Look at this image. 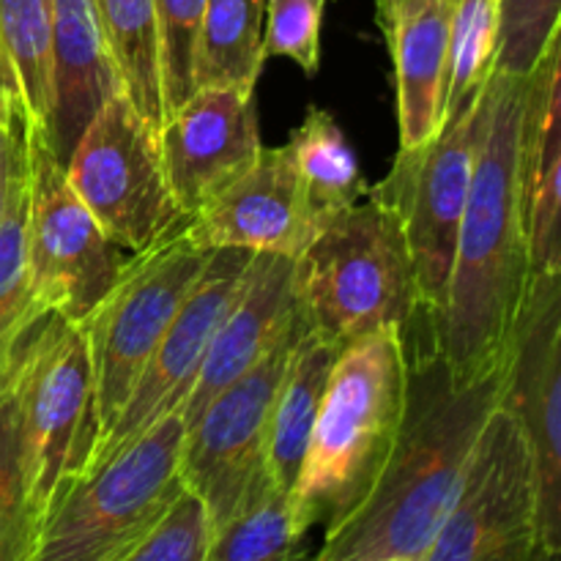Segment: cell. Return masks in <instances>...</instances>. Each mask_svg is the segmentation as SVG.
Segmentation results:
<instances>
[{
	"label": "cell",
	"mask_w": 561,
	"mask_h": 561,
	"mask_svg": "<svg viewBox=\"0 0 561 561\" xmlns=\"http://www.w3.org/2000/svg\"><path fill=\"white\" fill-rule=\"evenodd\" d=\"M504 362L458 378L436 348L409 356L403 425L365 496L327 526L312 561H420L458 499L482 427L499 409Z\"/></svg>",
	"instance_id": "obj_1"
},
{
	"label": "cell",
	"mask_w": 561,
	"mask_h": 561,
	"mask_svg": "<svg viewBox=\"0 0 561 561\" xmlns=\"http://www.w3.org/2000/svg\"><path fill=\"white\" fill-rule=\"evenodd\" d=\"M526 77L493 75L480 151L460 219L447 305L433 323V348L453 376L474 378L504 362L531 283L518 184Z\"/></svg>",
	"instance_id": "obj_2"
},
{
	"label": "cell",
	"mask_w": 561,
	"mask_h": 561,
	"mask_svg": "<svg viewBox=\"0 0 561 561\" xmlns=\"http://www.w3.org/2000/svg\"><path fill=\"white\" fill-rule=\"evenodd\" d=\"M409 403V343L400 329L343 345L329 370L296 485L301 529L343 518L376 480Z\"/></svg>",
	"instance_id": "obj_3"
},
{
	"label": "cell",
	"mask_w": 561,
	"mask_h": 561,
	"mask_svg": "<svg viewBox=\"0 0 561 561\" xmlns=\"http://www.w3.org/2000/svg\"><path fill=\"white\" fill-rule=\"evenodd\" d=\"M294 283L307 329L340 348L381 329L409 337L422 316L403 228L370 190L321 225L294 261Z\"/></svg>",
	"instance_id": "obj_4"
},
{
	"label": "cell",
	"mask_w": 561,
	"mask_h": 561,
	"mask_svg": "<svg viewBox=\"0 0 561 561\" xmlns=\"http://www.w3.org/2000/svg\"><path fill=\"white\" fill-rule=\"evenodd\" d=\"M184 416L173 411L66 482L38 524L36 561H121L186 491Z\"/></svg>",
	"instance_id": "obj_5"
},
{
	"label": "cell",
	"mask_w": 561,
	"mask_h": 561,
	"mask_svg": "<svg viewBox=\"0 0 561 561\" xmlns=\"http://www.w3.org/2000/svg\"><path fill=\"white\" fill-rule=\"evenodd\" d=\"M9 394L27 491L44 515L55 493L80 477L99 442L93 370L80 323L44 312L0 378Z\"/></svg>",
	"instance_id": "obj_6"
},
{
	"label": "cell",
	"mask_w": 561,
	"mask_h": 561,
	"mask_svg": "<svg viewBox=\"0 0 561 561\" xmlns=\"http://www.w3.org/2000/svg\"><path fill=\"white\" fill-rule=\"evenodd\" d=\"M184 222L129 255L118 279L80 323L93 370L96 447L113 431L142 367L211 261L214 250L197 247Z\"/></svg>",
	"instance_id": "obj_7"
},
{
	"label": "cell",
	"mask_w": 561,
	"mask_h": 561,
	"mask_svg": "<svg viewBox=\"0 0 561 561\" xmlns=\"http://www.w3.org/2000/svg\"><path fill=\"white\" fill-rule=\"evenodd\" d=\"M64 173L99 228L129 255L186 219L170 190L157 131L124 93L110 96L93 115L66 157Z\"/></svg>",
	"instance_id": "obj_8"
},
{
	"label": "cell",
	"mask_w": 561,
	"mask_h": 561,
	"mask_svg": "<svg viewBox=\"0 0 561 561\" xmlns=\"http://www.w3.org/2000/svg\"><path fill=\"white\" fill-rule=\"evenodd\" d=\"M488 91L474 110L444 124L433 140L400 148L392 170L370 186L398 217L414 266L422 318L427 327L447 305L460 219L469 197L471 170L485 129Z\"/></svg>",
	"instance_id": "obj_9"
},
{
	"label": "cell",
	"mask_w": 561,
	"mask_h": 561,
	"mask_svg": "<svg viewBox=\"0 0 561 561\" xmlns=\"http://www.w3.org/2000/svg\"><path fill=\"white\" fill-rule=\"evenodd\" d=\"M27 131V274L38 316L55 312L71 323L85 321L110 285L124 272L121 250L91 217L66 181L64 164L44 135Z\"/></svg>",
	"instance_id": "obj_10"
},
{
	"label": "cell",
	"mask_w": 561,
	"mask_h": 561,
	"mask_svg": "<svg viewBox=\"0 0 561 561\" xmlns=\"http://www.w3.org/2000/svg\"><path fill=\"white\" fill-rule=\"evenodd\" d=\"M307 323L301 318L250 373L214 394L186 425L181 480L206 507L211 531L233 518L261 480L268 416Z\"/></svg>",
	"instance_id": "obj_11"
},
{
	"label": "cell",
	"mask_w": 561,
	"mask_h": 561,
	"mask_svg": "<svg viewBox=\"0 0 561 561\" xmlns=\"http://www.w3.org/2000/svg\"><path fill=\"white\" fill-rule=\"evenodd\" d=\"M535 469L518 422L496 409L458 499L420 561H537Z\"/></svg>",
	"instance_id": "obj_12"
},
{
	"label": "cell",
	"mask_w": 561,
	"mask_h": 561,
	"mask_svg": "<svg viewBox=\"0 0 561 561\" xmlns=\"http://www.w3.org/2000/svg\"><path fill=\"white\" fill-rule=\"evenodd\" d=\"M499 409L529 444L540 551L561 553V272L531 274L504 354Z\"/></svg>",
	"instance_id": "obj_13"
},
{
	"label": "cell",
	"mask_w": 561,
	"mask_h": 561,
	"mask_svg": "<svg viewBox=\"0 0 561 561\" xmlns=\"http://www.w3.org/2000/svg\"><path fill=\"white\" fill-rule=\"evenodd\" d=\"M255 252L244 250H214L211 261L203 268L201 279L186 296L184 307L173 318L170 329L159 345L153 348L151 359L142 367L129 400L121 409L113 431L104 436L93 453L88 469L102 463L104 458L124 447L126 442L146 433L148 427L157 425L190 398L197 376H201L203 359L211 345L214 332L225 318L228 307L233 305L239 294L244 274ZM85 469V471H88Z\"/></svg>",
	"instance_id": "obj_14"
},
{
	"label": "cell",
	"mask_w": 561,
	"mask_h": 561,
	"mask_svg": "<svg viewBox=\"0 0 561 561\" xmlns=\"http://www.w3.org/2000/svg\"><path fill=\"white\" fill-rule=\"evenodd\" d=\"M203 250H244L299 257L318 233L305 186L288 148H263L261 157L208 197L184 222Z\"/></svg>",
	"instance_id": "obj_15"
},
{
	"label": "cell",
	"mask_w": 561,
	"mask_h": 561,
	"mask_svg": "<svg viewBox=\"0 0 561 561\" xmlns=\"http://www.w3.org/2000/svg\"><path fill=\"white\" fill-rule=\"evenodd\" d=\"M157 137L170 190L190 217L261 157L255 91L195 88Z\"/></svg>",
	"instance_id": "obj_16"
},
{
	"label": "cell",
	"mask_w": 561,
	"mask_h": 561,
	"mask_svg": "<svg viewBox=\"0 0 561 561\" xmlns=\"http://www.w3.org/2000/svg\"><path fill=\"white\" fill-rule=\"evenodd\" d=\"M301 321L294 283V257L255 252L233 305L214 332L203 359L201 376L190 398L181 405L184 425H190L208 400L250 373L274 345Z\"/></svg>",
	"instance_id": "obj_17"
},
{
	"label": "cell",
	"mask_w": 561,
	"mask_h": 561,
	"mask_svg": "<svg viewBox=\"0 0 561 561\" xmlns=\"http://www.w3.org/2000/svg\"><path fill=\"white\" fill-rule=\"evenodd\" d=\"M378 25L394 60L400 148L442 131L455 0H376Z\"/></svg>",
	"instance_id": "obj_18"
},
{
	"label": "cell",
	"mask_w": 561,
	"mask_h": 561,
	"mask_svg": "<svg viewBox=\"0 0 561 561\" xmlns=\"http://www.w3.org/2000/svg\"><path fill=\"white\" fill-rule=\"evenodd\" d=\"M561 44L553 42L526 77L518 184L531 274L561 272Z\"/></svg>",
	"instance_id": "obj_19"
},
{
	"label": "cell",
	"mask_w": 561,
	"mask_h": 561,
	"mask_svg": "<svg viewBox=\"0 0 561 561\" xmlns=\"http://www.w3.org/2000/svg\"><path fill=\"white\" fill-rule=\"evenodd\" d=\"M49 91L53 104L42 135L64 164L93 115L110 96L121 93L96 0H53Z\"/></svg>",
	"instance_id": "obj_20"
},
{
	"label": "cell",
	"mask_w": 561,
	"mask_h": 561,
	"mask_svg": "<svg viewBox=\"0 0 561 561\" xmlns=\"http://www.w3.org/2000/svg\"><path fill=\"white\" fill-rule=\"evenodd\" d=\"M340 345L327 343L316 332L307 329L288 362L277 398H274L272 416H268L266 458L263 469L283 491H294L296 477L305 463L307 444H310L312 425H316L318 405L327 389L329 370L334 365Z\"/></svg>",
	"instance_id": "obj_21"
},
{
	"label": "cell",
	"mask_w": 561,
	"mask_h": 561,
	"mask_svg": "<svg viewBox=\"0 0 561 561\" xmlns=\"http://www.w3.org/2000/svg\"><path fill=\"white\" fill-rule=\"evenodd\" d=\"M96 11L121 93L159 135L168 118V104L157 5L153 0H96Z\"/></svg>",
	"instance_id": "obj_22"
},
{
	"label": "cell",
	"mask_w": 561,
	"mask_h": 561,
	"mask_svg": "<svg viewBox=\"0 0 561 561\" xmlns=\"http://www.w3.org/2000/svg\"><path fill=\"white\" fill-rule=\"evenodd\" d=\"M285 148L294 159L318 230L327 219L359 203L370 190L356 162L354 146L329 110L307 107L305 118L290 131Z\"/></svg>",
	"instance_id": "obj_23"
},
{
	"label": "cell",
	"mask_w": 561,
	"mask_h": 561,
	"mask_svg": "<svg viewBox=\"0 0 561 561\" xmlns=\"http://www.w3.org/2000/svg\"><path fill=\"white\" fill-rule=\"evenodd\" d=\"M266 0H206L195 58V88L255 91L263 64Z\"/></svg>",
	"instance_id": "obj_24"
},
{
	"label": "cell",
	"mask_w": 561,
	"mask_h": 561,
	"mask_svg": "<svg viewBox=\"0 0 561 561\" xmlns=\"http://www.w3.org/2000/svg\"><path fill=\"white\" fill-rule=\"evenodd\" d=\"M49 38L53 0H0V64L27 126L44 131L49 118Z\"/></svg>",
	"instance_id": "obj_25"
},
{
	"label": "cell",
	"mask_w": 561,
	"mask_h": 561,
	"mask_svg": "<svg viewBox=\"0 0 561 561\" xmlns=\"http://www.w3.org/2000/svg\"><path fill=\"white\" fill-rule=\"evenodd\" d=\"M305 535L290 493L263 471L239 513L211 531L206 561H294Z\"/></svg>",
	"instance_id": "obj_26"
},
{
	"label": "cell",
	"mask_w": 561,
	"mask_h": 561,
	"mask_svg": "<svg viewBox=\"0 0 561 561\" xmlns=\"http://www.w3.org/2000/svg\"><path fill=\"white\" fill-rule=\"evenodd\" d=\"M499 0H455L442 126L474 110L496 75Z\"/></svg>",
	"instance_id": "obj_27"
},
{
	"label": "cell",
	"mask_w": 561,
	"mask_h": 561,
	"mask_svg": "<svg viewBox=\"0 0 561 561\" xmlns=\"http://www.w3.org/2000/svg\"><path fill=\"white\" fill-rule=\"evenodd\" d=\"M27 274V186L0 225V378L14 359L33 323L38 321Z\"/></svg>",
	"instance_id": "obj_28"
},
{
	"label": "cell",
	"mask_w": 561,
	"mask_h": 561,
	"mask_svg": "<svg viewBox=\"0 0 561 561\" xmlns=\"http://www.w3.org/2000/svg\"><path fill=\"white\" fill-rule=\"evenodd\" d=\"M38 513L16 453L9 394L0 389V561H36Z\"/></svg>",
	"instance_id": "obj_29"
},
{
	"label": "cell",
	"mask_w": 561,
	"mask_h": 561,
	"mask_svg": "<svg viewBox=\"0 0 561 561\" xmlns=\"http://www.w3.org/2000/svg\"><path fill=\"white\" fill-rule=\"evenodd\" d=\"M561 0H499L496 75L529 77L559 42Z\"/></svg>",
	"instance_id": "obj_30"
},
{
	"label": "cell",
	"mask_w": 561,
	"mask_h": 561,
	"mask_svg": "<svg viewBox=\"0 0 561 561\" xmlns=\"http://www.w3.org/2000/svg\"><path fill=\"white\" fill-rule=\"evenodd\" d=\"M162 44V82L168 115L195 91V58L206 0H153Z\"/></svg>",
	"instance_id": "obj_31"
},
{
	"label": "cell",
	"mask_w": 561,
	"mask_h": 561,
	"mask_svg": "<svg viewBox=\"0 0 561 561\" xmlns=\"http://www.w3.org/2000/svg\"><path fill=\"white\" fill-rule=\"evenodd\" d=\"M327 0H266L263 55L288 58L307 77L321 69V25Z\"/></svg>",
	"instance_id": "obj_32"
},
{
	"label": "cell",
	"mask_w": 561,
	"mask_h": 561,
	"mask_svg": "<svg viewBox=\"0 0 561 561\" xmlns=\"http://www.w3.org/2000/svg\"><path fill=\"white\" fill-rule=\"evenodd\" d=\"M211 524L195 493L184 491L146 540L121 561H206Z\"/></svg>",
	"instance_id": "obj_33"
},
{
	"label": "cell",
	"mask_w": 561,
	"mask_h": 561,
	"mask_svg": "<svg viewBox=\"0 0 561 561\" xmlns=\"http://www.w3.org/2000/svg\"><path fill=\"white\" fill-rule=\"evenodd\" d=\"M27 186V131L14 93H0V225Z\"/></svg>",
	"instance_id": "obj_34"
},
{
	"label": "cell",
	"mask_w": 561,
	"mask_h": 561,
	"mask_svg": "<svg viewBox=\"0 0 561 561\" xmlns=\"http://www.w3.org/2000/svg\"><path fill=\"white\" fill-rule=\"evenodd\" d=\"M537 561H559V553H540Z\"/></svg>",
	"instance_id": "obj_35"
},
{
	"label": "cell",
	"mask_w": 561,
	"mask_h": 561,
	"mask_svg": "<svg viewBox=\"0 0 561 561\" xmlns=\"http://www.w3.org/2000/svg\"><path fill=\"white\" fill-rule=\"evenodd\" d=\"M9 91V85H5V75H3V64H0V93Z\"/></svg>",
	"instance_id": "obj_36"
},
{
	"label": "cell",
	"mask_w": 561,
	"mask_h": 561,
	"mask_svg": "<svg viewBox=\"0 0 561 561\" xmlns=\"http://www.w3.org/2000/svg\"><path fill=\"white\" fill-rule=\"evenodd\" d=\"M394 561H400V559H394Z\"/></svg>",
	"instance_id": "obj_37"
}]
</instances>
